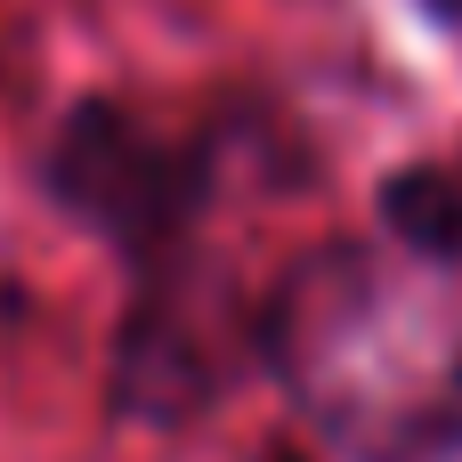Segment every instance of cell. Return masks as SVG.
<instances>
[{
	"label": "cell",
	"instance_id": "4",
	"mask_svg": "<svg viewBox=\"0 0 462 462\" xmlns=\"http://www.w3.org/2000/svg\"><path fill=\"white\" fill-rule=\"evenodd\" d=\"M382 227L406 260H430V268H462V179L430 171V162H406L382 179Z\"/></svg>",
	"mask_w": 462,
	"mask_h": 462
},
{
	"label": "cell",
	"instance_id": "3",
	"mask_svg": "<svg viewBox=\"0 0 462 462\" xmlns=\"http://www.w3.org/2000/svg\"><path fill=\"white\" fill-rule=\"evenodd\" d=\"M227 390L219 309L187 276V252L138 276V300L114 333V414L122 422H187Z\"/></svg>",
	"mask_w": 462,
	"mask_h": 462
},
{
	"label": "cell",
	"instance_id": "6",
	"mask_svg": "<svg viewBox=\"0 0 462 462\" xmlns=\"http://www.w3.org/2000/svg\"><path fill=\"white\" fill-rule=\"evenodd\" d=\"M268 462H309V455H292V447H276V455H268Z\"/></svg>",
	"mask_w": 462,
	"mask_h": 462
},
{
	"label": "cell",
	"instance_id": "2",
	"mask_svg": "<svg viewBox=\"0 0 462 462\" xmlns=\"http://www.w3.org/2000/svg\"><path fill=\"white\" fill-rule=\"evenodd\" d=\"M41 195L146 276V268L179 260L195 219L211 211L219 146L211 138H162L154 122H138L114 97H81L57 114V130L41 146Z\"/></svg>",
	"mask_w": 462,
	"mask_h": 462
},
{
	"label": "cell",
	"instance_id": "1",
	"mask_svg": "<svg viewBox=\"0 0 462 462\" xmlns=\"http://www.w3.org/2000/svg\"><path fill=\"white\" fill-rule=\"evenodd\" d=\"M260 357L349 462H462V268L325 244L276 284Z\"/></svg>",
	"mask_w": 462,
	"mask_h": 462
},
{
	"label": "cell",
	"instance_id": "5",
	"mask_svg": "<svg viewBox=\"0 0 462 462\" xmlns=\"http://www.w3.org/2000/svg\"><path fill=\"white\" fill-rule=\"evenodd\" d=\"M430 16H439V24H447V32L462 41V0H430Z\"/></svg>",
	"mask_w": 462,
	"mask_h": 462
}]
</instances>
